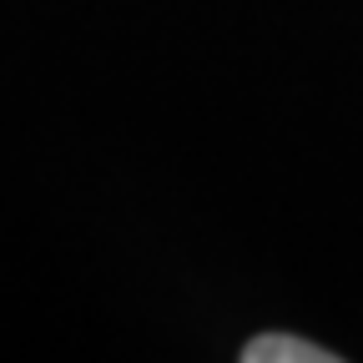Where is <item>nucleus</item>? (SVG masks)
I'll return each mask as SVG.
<instances>
[{
	"mask_svg": "<svg viewBox=\"0 0 363 363\" xmlns=\"http://www.w3.org/2000/svg\"><path fill=\"white\" fill-rule=\"evenodd\" d=\"M338 353L318 348L308 338H288V333H262L242 348V363H333Z\"/></svg>",
	"mask_w": 363,
	"mask_h": 363,
	"instance_id": "nucleus-1",
	"label": "nucleus"
}]
</instances>
